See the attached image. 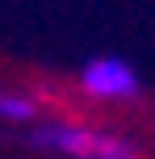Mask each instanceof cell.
<instances>
[{
	"label": "cell",
	"instance_id": "obj_1",
	"mask_svg": "<svg viewBox=\"0 0 155 159\" xmlns=\"http://www.w3.org/2000/svg\"><path fill=\"white\" fill-rule=\"evenodd\" d=\"M34 143L63 151V155H75V159H134L130 143L101 134V130H80V126H42L34 134Z\"/></svg>",
	"mask_w": 155,
	"mask_h": 159
},
{
	"label": "cell",
	"instance_id": "obj_2",
	"mask_svg": "<svg viewBox=\"0 0 155 159\" xmlns=\"http://www.w3.org/2000/svg\"><path fill=\"white\" fill-rule=\"evenodd\" d=\"M84 92L92 96H105V101H117V96H139V75H134L130 63H122V59H92V63H84Z\"/></svg>",
	"mask_w": 155,
	"mask_h": 159
},
{
	"label": "cell",
	"instance_id": "obj_3",
	"mask_svg": "<svg viewBox=\"0 0 155 159\" xmlns=\"http://www.w3.org/2000/svg\"><path fill=\"white\" fill-rule=\"evenodd\" d=\"M0 117L4 121H30V117H38V105L25 101V96H4L0 92Z\"/></svg>",
	"mask_w": 155,
	"mask_h": 159
}]
</instances>
